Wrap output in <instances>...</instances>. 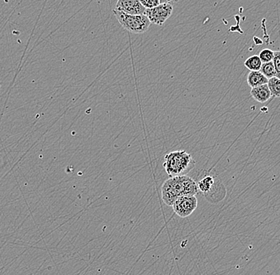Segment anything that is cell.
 <instances>
[{
	"mask_svg": "<svg viewBox=\"0 0 280 275\" xmlns=\"http://www.w3.org/2000/svg\"><path fill=\"white\" fill-rule=\"evenodd\" d=\"M272 63L276 73V77L280 79V51H274Z\"/></svg>",
	"mask_w": 280,
	"mask_h": 275,
	"instance_id": "14",
	"label": "cell"
},
{
	"mask_svg": "<svg viewBox=\"0 0 280 275\" xmlns=\"http://www.w3.org/2000/svg\"><path fill=\"white\" fill-rule=\"evenodd\" d=\"M113 14L123 28L133 34H144L149 29L151 22L146 15H127L115 9Z\"/></svg>",
	"mask_w": 280,
	"mask_h": 275,
	"instance_id": "3",
	"label": "cell"
},
{
	"mask_svg": "<svg viewBox=\"0 0 280 275\" xmlns=\"http://www.w3.org/2000/svg\"><path fill=\"white\" fill-rule=\"evenodd\" d=\"M247 82L251 88H256L268 83V79L263 76L260 71H252L247 77Z\"/></svg>",
	"mask_w": 280,
	"mask_h": 275,
	"instance_id": "8",
	"label": "cell"
},
{
	"mask_svg": "<svg viewBox=\"0 0 280 275\" xmlns=\"http://www.w3.org/2000/svg\"><path fill=\"white\" fill-rule=\"evenodd\" d=\"M251 96L256 102L265 103L271 99V94L267 84L252 88L251 90Z\"/></svg>",
	"mask_w": 280,
	"mask_h": 275,
	"instance_id": "7",
	"label": "cell"
},
{
	"mask_svg": "<svg viewBox=\"0 0 280 275\" xmlns=\"http://www.w3.org/2000/svg\"><path fill=\"white\" fill-rule=\"evenodd\" d=\"M172 207L179 217L186 218L196 210L198 199L195 196H182L175 200Z\"/></svg>",
	"mask_w": 280,
	"mask_h": 275,
	"instance_id": "4",
	"label": "cell"
},
{
	"mask_svg": "<svg viewBox=\"0 0 280 275\" xmlns=\"http://www.w3.org/2000/svg\"><path fill=\"white\" fill-rule=\"evenodd\" d=\"M263 63L258 55H253L248 58L245 62V66L248 70L252 71H260Z\"/></svg>",
	"mask_w": 280,
	"mask_h": 275,
	"instance_id": "10",
	"label": "cell"
},
{
	"mask_svg": "<svg viewBox=\"0 0 280 275\" xmlns=\"http://www.w3.org/2000/svg\"><path fill=\"white\" fill-rule=\"evenodd\" d=\"M178 0H160L161 4H174V3L177 2Z\"/></svg>",
	"mask_w": 280,
	"mask_h": 275,
	"instance_id": "16",
	"label": "cell"
},
{
	"mask_svg": "<svg viewBox=\"0 0 280 275\" xmlns=\"http://www.w3.org/2000/svg\"><path fill=\"white\" fill-rule=\"evenodd\" d=\"M115 9L127 15H144L146 11L139 0H117Z\"/></svg>",
	"mask_w": 280,
	"mask_h": 275,
	"instance_id": "6",
	"label": "cell"
},
{
	"mask_svg": "<svg viewBox=\"0 0 280 275\" xmlns=\"http://www.w3.org/2000/svg\"><path fill=\"white\" fill-rule=\"evenodd\" d=\"M145 9H152L160 5V0H139Z\"/></svg>",
	"mask_w": 280,
	"mask_h": 275,
	"instance_id": "15",
	"label": "cell"
},
{
	"mask_svg": "<svg viewBox=\"0 0 280 275\" xmlns=\"http://www.w3.org/2000/svg\"><path fill=\"white\" fill-rule=\"evenodd\" d=\"M269 89L271 92V96L273 97H280V79L278 77H272L269 79L268 83Z\"/></svg>",
	"mask_w": 280,
	"mask_h": 275,
	"instance_id": "11",
	"label": "cell"
},
{
	"mask_svg": "<svg viewBox=\"0 0 280 275\" xmlns=\"http://www.w3.org/2000/svg\"><path fill=\"white\" fill-rule=\"evenodd\" d=\"M258 56L261 60L262 63L271 62H272L273 58H274V51L270 49H263Z\"/></svg>",
	"mask_w": 280,
	"mask_h": 275,
	"instance_id": "13",
	"label": "cell"
},
{
	"mask_svg": "<svg viewBox=\"0 0 280 275\" xmlns=\"http://www.w3.org/2000/svg\"><path fill=\"white\" fill-rule=\"evenodd\" d=\"M173 13V6L170 4H161L156 8L146 9L144 15L149 19L151 23L163 26Z\"/></svg>",
	"mask_w": 280,
	"mask_h": 275,
	"instance_id": "5",
	"label": "cell"
},
{
	"mask_svg": "<svg viewBox=\"0 0 280 275\" xmlns=\"http://www.w3.org/2000/svg\"><path fill=\"white\" fill-rule=\"evenodd\" d=\"M198 185L190 177H174L166 180L161 188V195L166 205L172 206L178 197L198 194Z\"/></svg>",
	"mask_w": 280,
	"mask_h": 275,
	"instance_id": "1",
	"label": "cell"
},
{
	"mask_svg": "<svg viewBox=\"0 0 280 275\" xmlns=\"http://www.w3.org/2000/svg\"><path fill=\"white\" fill-rule=\"evenodd\" d=\"M196 162L185 150H177L166 154L163 167L170 178L184 176L195 168Z\"/></svg>",
	"mask_w": 280,
	"mask_h": 275,
	"instance_id": "2",
	"label": "cell"
},
{
	"mask_svg": "<svg viewBox=\"0 0 280 275\" xmlns=\"http://www.w3.org/2000/svg\"><path fill=\"white\" fill-rule=\"evenodd\" d=\"M197 185H198V190L203 193L206 196L212 191V189L216 185V182L213 176L208 175V176L204 177L201 181H199V182L197 183Z\"/></svg>",
	"mask_w": 280,
	"mask_h": 275,
	"instance_id": "9",
	"label": "cell"
},
{
	"mask_svg": "<svg viewBox=\"0 0 280 275\" xmlns=\"http://www.w3.org/2000/svg\"><path fill=\"white\" fill-rule=\"evenodd\" d=\"M260 72L263 76H265V77H267L268 80L272 78V77H276V73L274 70L272 62L263 63L261 68H260Z\"/></svg>",
	"mask_w": 280,
	"mask_h": 275,
	"instance_id": "12",
	"label": "cell"
}]
</instances>
